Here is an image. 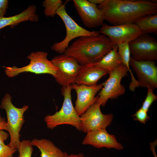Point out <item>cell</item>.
Here are the masks:
<instances>
[{
    "mask_svg": "<svg viewBox=\"0 0 157 157\" xmlns=\"http://www.w3.org/2000/svg\"><path fill=\"white\" fill-rule=\"evenodd\" d=\"M128 68L122 63L109 72L108 78L101 83L103 88L98 94L96 102L104 106L109 99H115L123 94L126 89L121 83L122 79L127 75Z\"/></svg>",
    "mask_w": 157,
    "mask_h": 157,
    "instance_id": "obj_7",
    "label": "cell"
},
{
    "mask_svg": "<svg viewBox=\"0 0 157 157\" xmlns=\"http://www.w3.org/2000/svg\"><path fill=\"white\" fill-rule=\"evenodd\" d=\"M99 32L110 39L113 44L122 42L129 43L143 34L135 23L117 25L103 24Z\"/></svg>",
    "mask_w": 157,
    "mask_h": 157,
    "instance_id": "obj_11",
    "label": "cell"
},
{
    "mask_svg": "<svg viewBox=\"0 0 157 157\" xmlns=\"http://www.w3.org/2000/svg\"><path fill=\"white\" fill-rule=\"evenodd\" d=\"M67 2V1L64 3L57 12V14L62 19L65 26V37L61 41L54 43L51 47L52 50L61 54L64 53L73 39L83 36H97L100 33L99 31H88L78 24L66 11L65 5Z\"/></svg>",
    "mask_w": 157,
    "mask_h": 157,
    "instance_id": "obj_6",
    "label": "cell"
},
{
    "mask_svg": "<svg viewBox=\"0 0 157 157\" xmlns=\"http://www.w3.org/2000/svg\"><path fill=\"white\" fill-rule=\"evenodd\" d=\"M8 1L0 0V18L4 17L8 7Z\"/></svg>",
    "mask_w": 157,
    "mask_h": 157,
    "instance_id": "obj_27",
    "label": "cell"
},
{
    "mask_svg": "<svg viewBox=\"0 0 157 157\" xmlns=\"http://www.w3.org/2000/svg\"><path fill=\"white\" fill-rule=\"evenodd\" d=\"M51 61L58 69L55 80L62 87L75 83L81 65L74 58L63 53L54 56Z\"/></svg>",
    "mask_w": 157,
    "mask_h": 157,
    "instance_id": "obj_8",
    "label": "cell"
},
{
    "mask_svg": "<svg viewBox=\"0 0 157 157\" xmlns=\"http://www.w3.org/2000/svg\"><path fill=\"white\" fill-rule=\"evenodd\" d=\"M31 142L33 146L39 150L41 157H66L67 154L62 151L48 139H33Z\"/></svg>",
    "mask_w": 157,
    "mask_h": 157,
    "instance_id": "obj_18",
    "label": "cell"
},
{
    "mask_svg": "<svg viewBox=\"0 0 157 157\" xmlns=\"http://www.w3.org/2000/svg\"><path fill=\"white\" fill-rule=\"evenodd\" d=\"M89 157V156H88V157Z\"/></svg>",
    "mask_w": 157,
    "mask_h": 157,
    "instance_id": "obj_32",
    "label": "cell"
},
{
    "mask_svg": "<svg viewBox=\"0 0 157 157\" xmlns=\"http://www.w3.org/2000/svg\"><path fill=\"white\" fill-rule=\"evenodd\" d=\"M117 46L114 44L111 50L99 61L88 65L106 70L108 73L122 63L117 52Z\"/></svg>",
    "mask_w": 157,
    "mask_h": 157,
    "instance_id": "obj_19",
    "label": "cell"
},
{
    "mask_svg": "<svg viewBox=\"0 0 157 157\" xmlns=\"http://www.w3.org/2000/svg\"><path fill=\"white\" fill-rule=\"evenodd\" d=\"M61 0H45L43 1L44 12L47 17H53L57 14L58 9L63 4Z\"/></svg>",
    "mask_w": 157,
    "mask_h": 157,
    "instance_id": "obj_22",
    "label": "cell"
},
{
    "mask_svg": "<svg viewBox=\"0 0 157 157\" xmlns=\"http://www.w3.org/2000/svg\"><path fill=\"white\" fill-rule=\"evenodd\" d=\"M48 53L42 51L31 53L27 57L30 60L27 65L21 67L15 66L5 67L7 76L13 77L23 72H30L36 74H49L55 78L58 69L51 60L47 58Z\"/></svg>",
    "mask_w": 157,
    "mask_h": 157,
    "instance_id": "obj_5",
    "label": "cell"
},
{
    "mask_svg": "<svg viewBox=\"0 0 157 157\" xmlns=\"http://www.w3.org/2000/svg\"><path fill=\"white\" fill-rule=\"evenodd\" d=\"M16 149L10 147L5 144H0V157H13Z\"/></svg>",
    "mask_w": 157,
    "mask_h": 157,
    "instance_id": "obj_26",
    "label": "cell"
},
{
    "mask_svg": "<svg viewBox=\"0 0 157 157\" xmlns=\"http://www.w3.org/2000/svg\"><path fill=\"white\" fill-rule=\"evenodd\" d=\"M153 60L137 61L131 58L130 66L135 73L139 86L154 90L157 88V67Z\"/></svg>",
    "mask_w": 157,
    "mask_h": 157,
    "instance_id": "obj_12",
    "label": "cell"
},
{
    "mask_svg": "<svg viewBox=\"0 0 157 157\" xmlns=\"http://www.w3.org/2000/svg\"><path fill=\"white\" fill-rule=\"evenodd\" d=\"M88 1L96 5L98 4L99 5L102 3L104 0H88Z\"/></svg>",
    "mask_w": 157,
    "mask_h": 157,
    "instance_id": "obj_31",
    "label": "cell"
},
{
    "mask_svg": "<svg viewBox=\"0 0 157 157\" xmlns=\"http://www.w3.org/2000/svg\"><path fill=\"white\" fill-rule=\"evenodd\" d=\"M108 71L90 65L81 66L75 78L78 85L93 86L98 81L108 74Z\"/></svg>",
    "mask_w": 157,
    "mask_h": 157,
    "instance_id": "obj_16",
    "label": "cell"
},
{
    "mask_svg": "<svg viewBox=\"0 0 157 157\" xmlns=\"http://www.w3.org/2000/svg\"><path fill=\"white\" fill-rule=\"evenodd\" d=\"M12 99L10 94H6L1 101L0 108L5 110L6 115L5 130L8 132L10 136V141L7 145L17 150L20 142L19 133L25 121L24 114L29 106L25 105L22 108H17L12 103Z\"/></svg>",
    "mask_w": 157,
    "mask_h": 157,
    "instance_id": "obj_3",
    "label": "cell"
},
{
    "mask_svg": "<svg viewBox=\"0 0 157 157\" xmlns=\"http://www.w3.org/2000/svg\"><path fill=\"white\" fill-rule=\"evenodd\" d=\"M36 7L33 5L29 6L21 13L11 17L0 18V29L10 26L13 28L19 23L26 21L36 22L39 20L36 13Z\"/></svg>",
    "mask_w": 157,
    "mask_h": 157,
    "instance_id": "obj_17",
    "label": "cell"
},
{
    "mask_svg": "<svg viewBox=\"0 0 157 157\" xmlns=\"http://www.w3.org/2000/svg\"><path fill=\"white\" fill-rule=\"evenodd\" d=\"M33 146L31 141L29 140H24L20 141L17 150L19 152L17 157H32Z\"/></svg>",
    "mask_w": 157,
    "mask_h": 157,
    "instance_id": "obj_23",
    "label": "cell"
},
{
    "mask_svg": "<svg viewBox=\"0 0 157 157\" xmlns=\"http://www.w3.org/2000/svg\"><path fill=\"white\" fill-rule=\"evenodd\" d=\"M104 20L113 25L135 23L144 16L156 14V1L144 0H104L97 6Z\"/></svg>",
    "mask_w": 157,
    "mask_h": 157,
    "instance_id": "obj_1",
    "label": "cell"
},
{
    "mask_svg": "<svg viewBox=\"0 0 157 157\" xmlns=\"http://www.w3.org/2000/svg\"><path fill=\"white\" fill-rule=\"evenodd\" d=\"M74 7L84 25L89 28L101 26L104 20L97 5L87 0H73Z\"/></svg>",
    "mask_w": 157,
    "mask_h": 157,
    "instance_id": "obj_13",
    "label": "cell"
},
{
    "mask_svg": "<svg viewBox=\"0 0 157 157\" xmlns=\"http://www.w3.org/2000/svg\"><path fill=\"white\" fill-rule=\"evenodd\" d=\"M117 45L118 47L117 52L121 58L122 63L127 67L131 74V81L130 83L129 88L131 90H134L139 86V84L130 68V61L131 55L129 43H120Z\"/></svg>",
    "mask_w": 157,
    "mask_h": 157,
    "instance_id": "obj_20",
    "label": "cell"
},
{
    "mask_svg": "<svg viewBox=\"0 0 157 157\" xmlns=\"http://www.w3.org/2000/svg\"><path fill=\"white\" fill-rule=\"evenodd\" d=\"M113 44L106 35L79 37L65 50L63 53L74 58L81 66L96 63L112 49Z\"/></svg>",
    "mask_w": 157,
    "mask_h": 157,
    "instance_id": "obj_2",
    "label": "cell"
},
{
    "mask_svg": "<svg viewBox=\"0 0 157 157\" xmlns=\"http://www.w3.org/2000/svg\"><path fill=\"white\" fill-rule=\"evenodd\" d=\"M101 104L96 102L80 116L82 131L85 133L106 128L111 124L113 115L103 114Z\"/></svg>",
    "mask_w": 157,
    "mask_h": 157,
    "instance_id": "obj_10",
    "label": "cell"
},
{
    "mask_svg": "<svg viewBox=\"0 0 157 157\" xmlns=\"http://www.w3.org/2000/svg\"><path fill=\"white\" fill-rule=\"evenodd\" d=\"M71 85L72 89L74 90L76 93L77 99L74 108L80 116L96 102L98 96L95 95L101 89L103 86L101 84L90 86L79 85L76 83Z\"/></svg>",
    "mask_w": 157,
    "mask_h": 157,
    "instance_id": "obj_14",
    "label": "cell"
},
{
    "mask_svg": "<svg viewBox=\"0 0 157 157\" xmlns=\"http://www.w3.org/2000/svg\"><path fill=\"white\" fill-rule=\"evenodd\" d=\"M135 120L137 121L140 123L145 124L150 119L148 115L147 112L141 108L138 110L136 112L132 115Z\"/></svg>",
    "mask_w": 157,
    "mask_h": 157,
    "instance_id": "obj_25",
    "label": "cell"
},
{
    "mask_svg": "<svg viewBox=\"0 0 157 157\" xmlns=\"http://www.w3.org/2000/svg\"><path fill=\"white\" fill-rule=\"evenodd\" d=\"M66 157H84V155L81 153H79L77 154H72L70 155H69L67 153Z\"/></svg>",
    "mask_w": 157,
    "mask_h": 157,
    "instance_id": "obj_30",
    "label": "cell"
},
{
    "mask_svg": "<svg viewBox=\"0 0 157 157\" xmlns=\"http://www.w3.org/2000/svg\"><path fill=\"white\" fill-rule=\"evenodd\" d=\"M6 123L5 118L1 116L0 112V130H5Z\"/></svg>",
    "mask_w": 157,
    "mask_h": 157,
    "instance_id": "obj_29",
    "label": "cell"
},
{
    "mask_svg": "<svg viewBox=\"0 0 157 157\" xmlns=\"http://www.w3.org/2000/svg\"><path fill=\"white\" fill-rule=\"evenodd\" d=\"M146 97L142 103L141 107L148 112L150 107L153 103L157 99V95L153 93V90L151 88L147 89Z\"/></svg>",
    "mask_w": 157,
    "mask_h": 157,
    "instance_id": "obj_24",
    "label": "cell"
},
{
    "mask_svg": "<svg viewBox=\"0 0 157 157\" xmlns=\"http://www.w3.org/2000/svg\"><path fill=\"white\" fill-rule=\"evenodd\" d=\"M143 33L157 32V15L150 14L138 19L135 23Z\"/></svg>",
    "mask_w": 157,
    "mask_h": 157,
    "instance_id": "obj_21",
    "label": "cell"
},
{
    "mask_svg": "<svg viewBox=\"0 0 157 157\" xmlns=\"http://www.w3.org/2000/svg\"><path fill=\"white\" fill-rule=\"evenodd\" d=\"M82 143L83 145H90L98 148L105 147L121 150L124 148L122 144L117 141L115 136L109 134L106 129H99L87 133Z\"/></svg>",
    "mask_w": 157,
    "mask_h": 157,
    "instance_id": "obj_15",
    "label": "cell"
},
{
    "mask_svg": "<svg viewBox=\"0 0 157 157\" xmlns=\"http://www.w3.org/2000/svg\"><path fill=\"white\" fill-rule=\"evenodd\" d=\"M71 85L62 87L61 92L64 100L60 110L52 115H47L44 120L48 129H53L63 124L70 125L79 131H81L80 117L73 106L72 100Z\"/></svg>",
    "mask_w": 157,
    "mask_h": 157,
    "instance_id": "obj_4",
    "label": "cell"
},
{
    "mask_svg": "<svg viewBox=\"0 0 157 157\" xmlns=\"http://www.w3.org/2000/svg\"><path fill=\"white\" fill-rule=\"evenodd\" d=\"M9 135L3 130H0V144H5L4 142L7 139Z\"/></svg>",
    "mask_w": 157,
    "mask_h": 157,
    "instance_id": "obj_28",
    "label": "cell"
},
{
    "mask_svg": "<svg viewBox=\"0 0 157 157\" xmlns=\"http://www.w3.org/2000/svg\"><path fill=\"white\" fill-rule=\"evenodd\" d=\"M131 57L137 61L157 60V41L144 33L129 43Z\"/></svg>",
    "mask_w": 157,
    "mask_h": 157,
    "instance_id": "obj_9",
    "label": "cell"
}]
</instances>
